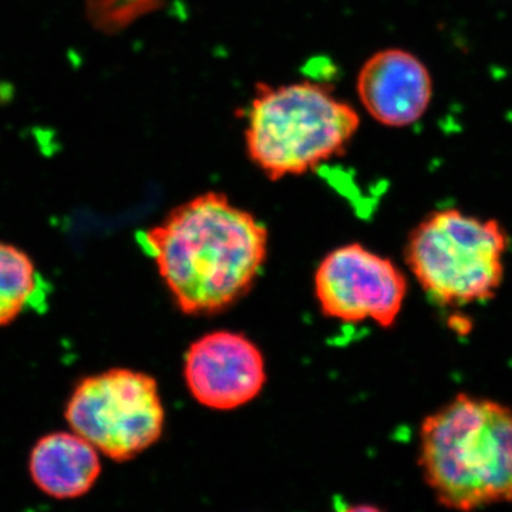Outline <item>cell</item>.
<instances>
[{"instance_id":"cell-9","label":"cell","mask_w":512,"mask_h":512,"mask_svg":"<svg viewBox=\"0 0 512 512\" xmlns=\"http://www.w3.org/2000/svg\"><path fill=\"white\" fill-rule=\"evenodd\" d=\"M29 471L42 493L74 500L89 493L101 474L99 450L74 433H53L37 441Z\"/></svg>"},{"instance_id":"cell-1","label":"cell","mask_w":512,"mask_h":512,"mask_svg":"<svg viewBox=\"0 0 512 512\" xmlns=\"http://www.w3.org/2000/svg\"><path fill=\"white\" fill-rule=\"evenodd\" d=\"M140 242L175 306L210 316L251 291L268 258L269 234L227 194L207 191L173 208Z\"/></svg>"},{"instance_id":"cell-10","label":"cell","mask_w":512,"mask_h":512,"mask_svg":"<svg viewBox=\"0 0 512 512\" xmlns=\"http://www.w3.org/2000/svg\"><path fill=\"white\" fill-rule=\"evenodd\" d=\"M39 275L22 249L0 242V328L18 319L35 299Z\"/></svg>"},{"instance_id":"cell-6","label":"cell","mask_w":512,"mask_h":512,"mask_svg":"<svg viewBox=\"0 0 512 512\" xmlns=\"http://www.w3.org/2000/svg\"><path fill=\"white\" fill-rule=\"evenodd\" d=\"M320 312L343 323L390 329L402 312L407 279L389 258L362 244L343 245L320 261L313 276Z\"/></svg>"},{"instance_id":"cell-11","label":"cell","mask_w":512,"mask_h":512,"mask_svg":"<svg viewBox=\"0 0 512 512\" xmlns=\"http://www.w3.org/2000/svg\"><path fill=\"white\" fill-rule=\"evenodd\" d=\"M161 2L163 0H87L86 10L97 29L113 33L154 12Z\"/></svg>"},{"instance_id":"cell-4","label":"cell","mask_w":512,"mask_h":512,"mask_svg":"<svg viewBox=\"0 0 512 512\" xmlns=\"http://www.w3.org/2000/svg\"><path fill=\"white\" fill-rule=\"evenodd\" d=\"M507 231L456 208L434 211L410 232L404 258L431 301L463 306L490 301L503 284Z\"/></svg>"},{"instance_id":"cell-5","label":"cell","mask_w":512,"mask_h":512,"mask_svg":"<svg viewBox=\"0 0 512 512\" xmlns=\"http://www.w3.org/2000/svg\"><path fill=\"white\" fill-rule=\"evenodd\" d=\"M66 420L99 453L126 463L161 439L165 409L153 376L111 369L80 382L67 404Z\"/></svg>"},{"instance_id":"cell-8","label":"cell","mask_w":512,"mask_h":512,"mask_svg":"<svg viewBox=\"0 0 512 512\" xmlns=\"http://www.w3.org/2000/svg\"><path fill=\"white\" fill-rule=\"evenodd\" d=\"M356 94L363 109L377 123L409 127L429 110L433 79L419 57L390 47L379 50L360 67Z\"/></svg>"},{"instance_id":"cell-3","label":"cell","mask_w":512,"mask_h":512,"mask_svg":"<svg viewBox=\"0 0 512 512\" xmlns=\"http://www.w3.org/2000/svg\"><path fill=\"white\" fill-rule=\"evenodd\" d=\"M244 120L249 161L272 181L311 173L342 156L360 128L355 106L311 80L259 84Z\"/></svg>"},{"instance_id":"cell-2","label":"cell","mask_w":512,"mask_h":512,"mask_svg":"<svg viewBox=\"0 0 512 512\" xmlns=\"http://www.w3.org/2000/svg\"><path fill=\"white\" fill-rule=\"evenodd\" d=\"M419 466L450 510L512 504V410L458 394L421 424Z\"/></svg>"},{"instance_id":"cell-7","label":"cell","mask_w":512,"mask_h":512,"mask_svg":"<svg viewBox=\"0 0 512 512\" xmlns=\"http://www.w3.org/2000/svg\"><path fill=\"white\" fill-rule=\"evenodd\" d=\"M183 377L195 402L215 412H231L254 402L268 373L254 340L234 330H214L185 352Z\"/></svg>"}]
</instances>
